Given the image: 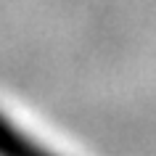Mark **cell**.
I'll list each match as a JSON object with an SVG mask.
<instances>
[{
  "instance_id": "6da1fadb",
  "label": "cell",
  "mask_w": 156,
  "mask_h": 156,
  "mask_svg": "<svg viewBox=\"0 0 156 156\" xmlns=\"http://www.w3.org/2000/svg\"><path fill=\"white\" fill-rule=\"evenodd\" d=\"M0 156H58L40 140L27 135L16 122L0 114Z\"/></svg>"
}]
</instances>
